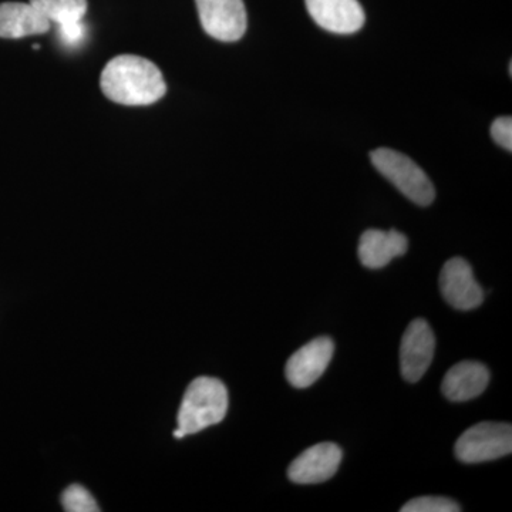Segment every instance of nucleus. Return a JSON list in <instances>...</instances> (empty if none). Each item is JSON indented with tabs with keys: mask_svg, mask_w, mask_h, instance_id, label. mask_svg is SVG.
Returning a JSON list of instances; mask_svg holds the SVG:
<instances>
[{
	"mask_svg": "<svg viewBox=\"0 0 512 512\" xmlns=\"http://www.w3.org/2000/svg\"><path fill=\"white\" fill-rule=\"evenodd\" d=\"M100 86L107 99L123 106H150L167 93L156 64L133 55L111 59L101 73Z\"/></svg>",
	"mask_w": 512,
	"mask_h": 512,
	"instance_id": "obj_1",
	"label": "nucleus"
},
{
	"mask_svg": "<svg viewBox=\"0 0 512 512\" xmlns=\"http://www.w3.org/2000/svg\"><path fill=\"white\" fill-rule=\"evenodd\" d=\"M228 403V390L221 380L214 377L192 380L178 410L177 429L184 436H191L221 423L227 416Z\"/></svg>",
	"mask_w": 512,
	"mask_h": 512,
	"instance_id": "obj_2",
	"label": "nucleus"
},
{
	"mask_svg": "<svg viewBox=\"0 0 512 512\" xmlns=\"http://www.w3.org/2000/svg\"><path fill=\"white\" fill-rule=\"evenodd\" d=\"M370 160L376 170L414 204L427 207L436 198L429 175L412 158L392 148H377L370 154Z\"/></svg>",
	"mask_w": 512,
	"mask_h": 512,
	"instance_id": "obj_3",
	"label": "nucleus"
},
{
	"mask_svg": "<svg viewBox=\"0 0 512 512\" xmlns=\"http://www.w3.org/2000/svg\"><path fill=\"white\" fill-rule=\"evenodd\" d=\"M456 457L461 463L477 464L510 456L512 429L507 423H480L461 434L457 440Z\"/></svg>",
	"mask_w": 512,
	"mask_h": 512,
	"instance_id": "obj_4",
	"label": "nucleus"
},
{
	"mask_svg": "<svg viewBox=\"0 0 512 512\" xmlns=\"http://www.w3.org/2000/svg\"><path fill=\"white\" fill-rule=\"evenodd\" d=\"M202 28L220 42H237L247 32L244 0H195Z\"/></svg>",
	"mask_w": 512,
	"mask_h": 512,
	"instance_id": "obj_5",
	"label": "nucleus"
},
{
	"mask_svg": "<svg viewBox=\"0 0 512 512\" xmlns=\"http://www.w3.org/2000/svg\"><path fill=\"white\" fill-rule=\"evenodd\" d=\"M436 338L429 323L416 319L410 323L400 346V369L407 382L417 383L433 362Z\"/></svg>",
	"mask_w": 512,
	"mask_h": 512,
	"instance_id": "obj_6",
	"label": "nucleus"
},
{
	"mask_svg": "<svg viewBox=\"0 0 512 512\" xmlns=\"http://www.w3.org/2000/svg\"><path fill=\"white\" fill-rule=\"evenodd\" d=\"M440 289L448 305L457 311H473L484 301L483 288L477 284L473 269L463 258H453L444 264Z\"/></svg>",
	"mask_w": 512,
	"mask_h": 512,
	"instance_id": "obj_7",
	"label": "nucleus"
},
{
	"mask_svg": "<svg viewBox=\"0 0 512 512\" xmlns=\"http://www.w3.org/2000/svg\"><path fill=\"white\" fill-rule=\"evenodd\" d=\"M333 352L335 343L328 336L312 340L289 357L285 367L286 379L296 389L312 386L328 369Z\"/></svg>",
	"mask_w": 512,
	"mask_h": 512,
	"instance_id": "obj_8",
	"label": "nucleus"
},
{
	"mask_svg": "<svg viewBox=\"0 0 512 512\" xmlns=\"http://www.w3.org/2000/svg\"><path fill=\"white\" fill-rule=\"evenodd\" d=\"M343 453L338 444L320 443L303 451L288 468L289 480L295 484H319L335 476Z\"/></svg>",
	"mask_w": 512,
	"mask_h": 512,
	"instance_id": "obj_9",
	"label": "nucleus"
},
{
	"mask_svg": "<svg viewBox=\"0 0 512 512\" xmlns=\"http://www.w3.org/2000/svg\"><path fill=\"white\" fill-rule=\"evenodd\" d=\"M309 15L328 32L352 35L365 25V10L359 0H305Z\"/></svg>",
	"mask_w": 512,
	"mask_h": 512,
	"instance_id": "obj_10",
	"label": "nucleus"
},
{
	"mask_svg": "<svg viewBox=\"0 0 512 512\" xmlns=\"http://www.w3.org/2000/svg\"><path fill=\"white\" fill-rule=\"evenodd\" d=\"M50 25L57 26L60 40L66 46H77L86 36L83 23L87 12V0H29Z\"/></svg>",
	"mask_w": 512,
	"mask_h": 512,
	"instance_id": "obj_11",
	"label": "nucleus"
},
{
	"mask_svg": "<svg viewBox=\"0 0 512 512\" xmlns=\"http://www.w3.org/2000/svg\"><path fill=\"white\" fill-rule=\"evenodd\" d=\"M488 382H490V372L483 363L464 360L448 370L441 384V390L450 402H468L484 393Z\"/></svg>",
	"mask_w": 512,
	"mask_h": 512,
	"instance_id": "obj_12",
	"label": "nucleus"
},
{
	"mask_svg": "<svg viewBox=\"0 0 512 512\" xmlns=\"http://www.w3.org/2000/svg\"><path fill=\"white\" fill-rule=\"evenodd\" d=\"M409 242L402 232L396 229L380 231L367 229L359 242V259L363 266L370 269H380L389 265L397 256L406 254Z\"/></svg>",
	"mask_w": 512,
	"mask_h": 512,
	"instance_id": "obj_13",
	"label": "nucleus"
},
{
	"mask_svg": "<svg viewBox=\"0 0 512 512\" xmlns=\"http://www.w3.org/2000/svg\"><path fill=\"white\" fill-rule=\"evenodd\" d=\"M52 25L32 3H0V37L22 39V37L43 35Z\"/></svg>",
	"mask_w": 512,
	"mask_h": 512,
	"instance_id": "obj_14",
	"label": "nucleus"
},
{
	"mask_svg": "<svg viewBox=\"0 0 512 512\" xmlns=\"http://www.w3.org/2000/svg\"><path fill=\"white\" fill-rule=\"evenodd\" d=\"M62 505L69 512H97L99 505L93 495L79 484L70 485L62 494Z\"/></svg>",
	"mask_w": 512,
	"mask_h": 512,
	"instance_id": "obj_15",
	"label": "nucleus"
},
{
	"mask_svg": "<svg viewBox=\"0 0 512 512\" xmlns=\"http://www.w3.org/2000/svg\"><path fill=\"white\" fill-rule=\"evenodd\" d=\"M402 512H458L460 505L446 497H419L402 507Z\"/></svg>",
	"mask_w": 512,
	"mask_h": 512,
	"instance_id": "obj_16",
	"label": "nucleus"
},
{
	"mask_svg": "<svg viewBox=\"0 0 512 512\" xmlns=\"http://www.w3.org/2000/svg\"><path fill=\"white\" fill-rule=\"evenodd\" d=\"M491 137L498 146L507 151L512 150V119L511 117H500L491 124Z\"/></svg>",
	"mask_w": 512,
	"mask_h": 512,
	"instance_id": "obj_17",
	"label": "nucleus"
}]
</instances>
